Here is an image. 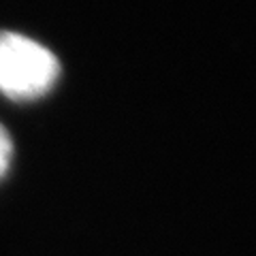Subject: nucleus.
I'll return each mask as SVG.
<instances>
[{
    "mask_svg": "<svg viewBox=\"0 0 256 256\" xmlns=\"http://www.w3.org/2000/svg\"><path fill=\"white\" fill-rule=\"evenodd\" d=\"M58 77L60 62L50 47L20 32H0V92L6 98H43Z\"/></svg>",
    "mask_w": 256,
    "mask_h": 256,
    "instance_id": "f257e3e1",
    "label": "nucleus"
},
{
    "mask_svg": "<svg viewBox=\"0 0 256 256\" xmlns=\"http://www.w3.org/2000/svg\"><path fill=\"white\" fill-rule=\"evenodd\" d=\"M11 160H13V141L11 134L6 132V128L0 124V180L9 173Z\"/></svg>",
    "mask_w": 256,
    "mask_h": 256,
    "instance_id": "f03ea898",
    "label": "nucleus"
}]
</instances>
